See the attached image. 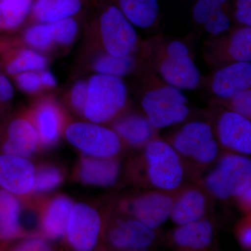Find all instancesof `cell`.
Here are the masks:
<instances>
[{
    "label": "cell",
    "instance_id": "obj_22",
    "mask_svg": "<svg viewBox=\"0 0 251 251\" xmlns=\"http://www.w3.org/2000/svg\"><path fill=\"white\" fill-rule=\"evenodd\" d=\"M20 203L15 195L0 188V241L18 236L20 232Z\"/></svg>",
    "mask_w": 251,
    "mask_h": 251
},
{
    "label": "cell",
    "instance_id": "obj_20",
    "mask_svg": "<svg viewBox=\"0 0 251 251\" xmlns=\"http://www.w3.org/2000/svg\"><path fill=\"white\" fill-rule=\"evenodd\" d=\"M115 2L133 25L143 29L152 26L159 15L158 0H115Z\"/></svg>",
    "mask_w": 251,
    "mask_h": 251
},
{
    "label": "cell",
    "instance_id": "obj_13",
    "mask_svg": "<svg viewBox=\"0 0 251 251\" xmlns=\"http://www.w3.org/2000/svg\"><path fill=\"white\" fill-rule=\"evenodd\" d=\"M173 204L172 198L166 194L148 193L135 200L132 211L135 219L154 230L171 217Z\"/></svg>",
    "mask_w": 251,
    "mask_h": 251
},
{
    "label": "cell",
    "instance_id": "obj_32",
    "mask_svg": "<svg viewBox=\"0 0 251 251\" xmlns=\"http://www.w3.org/2000/svg\"><path fill=\"white\" fill-rule=\"evenodd\" d=\"M62 180L58 170L52 167L42 168L35 174L33 188L39 192L50 191L58 186Z\"/></svg>",
    "mask_w": 251,
    "mask_h": 251
},
{
    "label": "cell",
    "instance_id": "obj_6",
    "mask_svg": "<svg viewBox=\"0 0 251 251\" xmlns=\"http://www.w3.org/2000/svg\"><path fill=\"white\" fill-rule=\"evenodd\" d=\"M68 141L84 153L97 158H111L121 148L118 135L94 122H76L67 127Z\"/></svg>",
    "mask_w": 251,
    "mask_h": 251
},
{
    "label": "cell",
    "instance_id": "obj_1",
    "mask_svg": "<svg viewBox=\"0 0 251 251\" xmlns=\"http://www.w3.org/2000/svg\"><path fill=\"white\" fill-rule=\"evenodd\" d=\"M209 191L219 199L236 197L244 204L251 201V161L245 155L229 154L206 176Z\"/></svg>",
    "mask_w": 251,
    "mask_h": 251
},
{
    "label": "cell",
    "instance_id": "obj_36",
    "mask_svg": "<svg viewBox=\"0 0 251 251\" xmlns=\"http://www.w3.org/2000/svg\"><path fill=\"white\" fill-rule=\"evenodd\" d=\"M234 16L236 20L248 27L251 26V0H236Z\"/></svg>",
    "mask_w": 251,
    "mask_h": 251
},
{
    "label": "cell",
    "instance_id": "obj_7",
    "mask_svg": "<svg viewBox=\"0 0 251 251\" xmlns=\"http://www.w3.org/2000/svg\"><path fill=\"white\" fill-rule=\"evenodd\" d=\"M159 70L167 83L179 90H194L199 85L201 74L187 46L181 41H173L168 45Z\"/></svg>",
    "mask_w": 251,
    "mask_h": 251
},
{
    "label": "cell",
    "instance_id": "obj_12",
    "mask_svg": "<svg viewBox=\"0 0 251 251\" xmlns=\"http://www.w3.org/2000/svg\"><path fill=\"white\" fill-rule=\"evenodd\" d=\"M155 238L153 229L136 219L120 221L108 235L112 247L128 251L147 250L152 245Z\"/></svg>",
    "mask_w": 251,
    "mask_h": 251
},
{
    "label": "cell",
    "instance_id": "obj_4",
    "mask_svg": "<svg viewBox=\"0 0 251 251\" xmlns=\"http://www.w3.org/2000/svg\"><path fill=\"white\" fill-rule=\"evenodd\" d=\"M149 179L153 186L166 191L179 187L184 170L177 151L161 140H153L145 150Z\"/></svg>",
    "mask_w": 251,
    "mask_h": 251
},
{
    "label": "cell",
    "instance_id": "obj_27",
    "mask_svg": "<svg viewBox=\"0 0 251 251\" xmlns=\"http://www.w3.org/2000/svg\"><path fill=\"white\" fill-rule=\"evenodd\" d=\"M135 59L130 55L116 57L106 53L102 54L94 63V70L99 74L122 77L131 72Z\"/></svg>",
    "mask_w": 251,
    "mask_h": 251
},
{
    "label": "cell",
    "instance_id": "obj_25",
    "mask_svg": "<svg viewBox=\"0 0 251 251\" xmlns=\"http://www.w3.org/2000/svg\"><path fill=\"white\" fill-rule=\"evenodd\" d=\"M36 124L39 138L44 144H52L57 140L60 127V117L52 103L41 104L36 112Z\"/></svg>",
    "mask_w": 251,
    "mask_h": 251
},
{
    "label": "cell",
    "instance_id": "obj_39",
    "mask_svg": "<svg viewBox=\"0 0 251 251\" xmlns=\"http://www.w3.org/2000/svg\"><path fill=\"white\" fill-rule=\"evenodd\" d=\"M40 77L42 85L49 87H55L57 81H56L55 77L54 76L52 73L49 72V71H44V72H41Z\"/></svg>",
    "mask_w": 251,
    "mask_h": 251
},
{
    "label": "cell",
    "instance_id": "obj_29",
    "mask_svg": "<svg viewBox=\"0 0 251 251\" xmlns=\"http://www.w3.org/2000/svg\"><path fill=\"white\" fill-rule=\"evenodd\" d=\"M251 28L244 26L238 29L231 37L228 52L236 62H251Z\"/></svg>",
    "mask_w": 251,
    "mask_h": 251
},
{
    "label": "cell",
    "instance_id": "obj_16",
    "mask_svg": "<svg viewBox=\"0 0 251 251\" xmlns=\"http://www.w3.org/2000/svg\"><path fill=\"white\" fill-rule=\"evenodd\" d=\"M228 0H197L193 17L198 24L213 35H219L229 29L230 21L226 14Z\"/></svg>",
    "mask_w": 251,
    "mask_h": 251
},
{
    "label": "cell",
    "instance_id": "obj_26",
    "mask_svg": "<svg viewBox=\"0 0 251 251\" xmlns=\"http://www.w3.org/2000/svg\"><path fill=\"white\" fill-rule=\"evenodd\" d=\"M34 0H0V29L18 27L30 14Z\"/></svg>",
    "mask_w": 251,
    "mask_h": 251
},
{
    "label": "cell",
    "instance_id": "obj_23",
    "mask_svg": "<svg viewBox=\"0 0 251 251\" xmlns=\"http://www.w3.org/2000/svg\"><path fill=\"white\" fill-rule=\"evenodd\" d=\"M73 207L72 201L67 198H57L52 201L46 213L44 225L46 233L50 238L57 239L66 234Z\"/></svg>",
    "mask_w": 251,
    "mask_h": 251
},
{
    "label": "cell",
    "instance_id": "obj_18",
    "mask_svg": "<svg viewBox=\"0 0 251 251\" xmlns=\"http://www.w3.org/2000/svg\"><path fill=\"white\" fill-rule=\"evenodd\" d=\"M175 242L179 247L201 250L209 247L214 239V227L207 220L200 219L181 225L173 234Z\"/></svg>",
    "mask_w": 251,
    "mask_h": 251
},
{
    "label": "cell",
    "instance_id": "obj_28",
    "mask_svg": "<svg viewBox=\"0 0 251 251\" xmlns=\"http://www.w3.org/2000/svg\"><path fill=\"white\" fill-rule=\"evenodd\" d=\"M47 65V59L39 52L31 49L20 51L9 61L6 69L11 75H18L25 72L42 71Z\"/></svg>",
    "mask_w": 251,
    "mask_h": 251
},
{
    "label": "cell",
    "instance_id": "obj_10",
    "mask_svg": "<svg viewBox=\"0 0 251 251\" xmlns=\"http://www.w3.org/2000/svg\"><path fill=\"white\" fill-rule=\"evenodd\" d=\"M35 170L24 157L0 153V188L15 195H24L33 189Z\"/></svg>",
    "mask_w": 251,
    "mask_h": 251
},
{
    "label": "cell",
    "instance_id": "obj_37",
    "mask_svg": "<svg viewBox=\"0 0 251 251\" xmlns=\"http://www.w3.org/2000/svg\"><path fill=\"white\" fill-rule=\"evenodd\" d=\"M14 90L7 77L0 74V103L9 101L14 97Z\"/></svg>",
    "mask_w": 251,
    "mask_h": 251
},
{
    "label": "cell",
    "instance_id": "obj_14",
    "mask_svg": "<svg viewBox=\"0 0 251 251\" xmlns=\"http://www.w3.org/2000/svg\"><path fill=\"white\" fill-rule=\"evenodd\" d=\"M251 86V62H236L220 69L213 78L211 89L218 97L231 99Z\"/></svg>",
    "mask_w": 251,
    "mask_h": 251
},
{
    "label": "cell",
    "instance_id": "obj_35",
    "mask_svg": "<svg viewBox=\"0 0 251 251\" xmlns=\"http://www.w3.org/2000/svg\"><path fill=\"white\" fill-rule=\"evenodd\" d=\"M87 82L80 80L73 87L71 92V101L74 108L84 113L87 97Z\"/></svg>",
    "mask_w": 251,
    "mask_h": 251
},
{
    "label": "cell",
    "instance_id": "obj_34",
    "mask_svg": "<svg viewBox=\"0 0 251 251\" xmlns=\"http://www.w3.org/2000/svg\"><path fill=\"white\" fill-rule=\"evenodd\" d=\"M16 81L18 86L25 92H35L42 87L40 74L36 72H25L18 74Z\"/></svg>",
    "mask_w": 251,
    "mask_h": 251
},
{
    "label": "cell",
    "instance_id": "obj_8",
    "mask_svg": "<svg viewBox=\"0 0 251 251\" xmlns=\"http://www.w3.org/2000/svg\"><path fill=\"white\" fill-rule=\"evenodd\" d=\"M178 153L202 164L214 161L219 148L210 126L201 122L185 125L173 142Z\"/></svg>",
    "mask_w": 251,
    "mask_h": 251
},
{
    "label": "cell",
    "instance_id": "obj_40",
    "mask_svg": "<svg viewBox=\"0 0 251 251\" xmlns=\"http://www.w3.org/2000/svg\"><path fill=\"white\" fill-rule=\"evenodd\" d=\"M241 242L244 247L251 248V227L244 229L241 234Z\"/></svg>",
    "mask_w": 251,
    "mask_h": 251
},
{
    "label": "cell",
    "instance_id": "obj_21",
    "mask_svg": "<svg viewBox=\"0 0 251 251\" xmlns=\"http://www.w3.org/2000/svg\"><path fill=\"white\" fill-rule=\"evenodd\" d=\"M205 198L197 190L184 193L173 204L171 217L178 226L202 219L205 212Z\"/></svg>",
    "mask_w": 251,
    "mask_h": 251
},
{
    "label": "cell",
    "instance_id": "obj_9",
    "mask_svg": "<svg viewBox=\"0 0 251 251\" xmlns=\"http://www.w3.org/2000/svg\"><path fill=\"white\" fill-rule=\"evenodd\" d=\"M101 221L97 211L79 203L73 207L66 234L74 249L89 251L97 245Z\"/></svg>",
    "mask_w": 251,
    "mask_h": 251
},
{
    "label": "cell",
    "instance_id": "obj_19",
    "mask_svg": "<svg viewBox=\"0 0 251 251\" xmlns=\"http://www.w3.org/2000/svg\"><path fill=\"white\" fill-rule=\"evenodd\" d=\"M82 6L83 0H34L31 13L38 22L51 23L73 17Z\"/></svg>",
    "mask_w": 251,
    "mask_h": 251
},
{
    "label": "cell",
    "instance_id": "obj_3",
    "mask_svg": "<svg viewBox=\"0 0 251 251\" xmlns=\"http://www.w3.org/2000/svg\"><path fill=\"white\" fill-rule=\"evenodd\" d=\"M187 98L173 86L158 87L145 94L141 105L155 128H163L186 120L189 114Z\"/></svg>",
    "mask_w": 251,
    "mask_h": 251
},
{
    "label": "cell",
    "instance_id": "obj_15",
    "mask_svg": "<svg viewBox=\"0 0 251 251\" xmlns=\"http://www.w3.org/2000/svg\"><path fill=\"white\" fill-rule=\"evenodd\" d=\"M39 139L37 130L30 122L18 119L8 126L1 150L6 154L26 158L35 151Z\"/></svg>",
    "mask_w": 251,
    "mask_h": 251
},
{
    "label": "cell",
    "instance_id": "obj_24",
    "mask_svg": "<svg viewBox=\"0 0 251 251\" xmlns=\"http://www.w3.org/2000/svg\"><path fill=\"white\" fill-rule=\"evenodd\" d=\"M115 130L120 136L133 145H142L148 143L153 135L152 125L148 118L133 115L117 122Z\"/></svg>",
    "mask_w": 251,
    "mask_h": 251
},
{
    "label": "cell",
    "instance_id": "obj_30",
    "mask_svg": "<svg viewBox=\"0 0 251 251\" xmlns=\"http://www.w3.org/2000/svg\"><path fill=\"white\" fill-rule=\"evenodd\" d=\"M25 41L39 50H46L54 44L51 23H39L31 26L25 31Z\"/></svg>",
    "mask_w": 251,
    "mask_h": 251
},
{
    "label": "cell",
    "instance_id": "obj_11",
    "mask_svg": "<svg viewBox=\"0 0 251 251\" xmlns=\"http://www.w3.org/2000/svg\"><path fill=\"white\" fill-rule=\"evenodd\" d=\"M221 143L239 154L251 153V123L247 117L234 111L221 115L218 124Z\"/></svg>",
    "mask_w": 251,
    "mask_h": 251
},
{
    "label": "cell",
    "instance_id": "obj_33",
    "mask_svg": "<svg viewBox=\"0 0 251 251\" xmlns=\"http://www.w3.org/2000/svg\"><path fill=\"white\" fill-rule=\"evenodd\" d=\"M232 106L234 112L250 120L251 116V91H242L232 97Z\"/></svg>",
    "mask_w": 251,
    "mask_h": 251
},
{
    "label": "cell",
    "instance_id": "obj_38",
    "mask_svg": "<svg viewBox=\"0 0 251 251\" xmlns=\"http://www.w3.org/2000/svg\"><path fill=\"white\" fill-rule=\"evenodd\" d=\"M17 251H48L49 247L45 242L41 239H31L16 247Z\"/></svg>",
    "mask_w": 251,
    "mask_h": 251
},
{
    "label": "cell",
    "instance_id": "obj_31",
    "mask_svg": "<svg viewBox=\"0 0 251 251\" xmlns=\"http://www.w3.org/2000/svg\"><path fill=\"white\" fill-rule=\"evenodd\" d=\"M51 25L53 43L57 45H70L78 31L77 23L72 17L51 23Z\"/></svg>",
    "mask_w": 251,
    "mask_h": 251
},
{
    "label": "cell",
    "instance_id": "obj_5",
    "mask_svg": "<svg viewBox=\"0 0 251 251\" xmlns=\"http://www.w3.org/2000/svg\"><path fill=\"white\" fill-rule=\"evenodd\" d=\"M100 31L107 53L122 57L130 55L136 49V31L116 4H109L102 11Z\"/></svg>",
    "mask_w": 251,
    "mask_h": 251
},
{
    "label": "cell",
    "instance_id": "obj_17",
    "mask_svg": "<svg viewBox=\"0 0 251 251\" xmlns=\"http://www.w3.org/2000/svg\"><path fill=\"white\" fill-rule=\"evenodd\" d=\"M120 173V166L110 158L91 157L81 162L80 176L86 184L110 186L115 184Z\"/></svg>",
    "mask_w": 251,
    "mask_h": 251
},
{
    "label": "cell",
    "instance_id": "obj_2",
    "mask_svg": "<svg viewBox=\"0 0 251 251\" xmlns=\"http://www.w3.org/2000/svg\"><path fill=\"white\" fill-rule=\"evenodd\" d=\"M84 115L94 123L108 122L125 106L127 90L119 77L97 74L87 82Z\"/></svg>",
    "mask_w": 251,
    "mask_h": 251
}]
</instances>
